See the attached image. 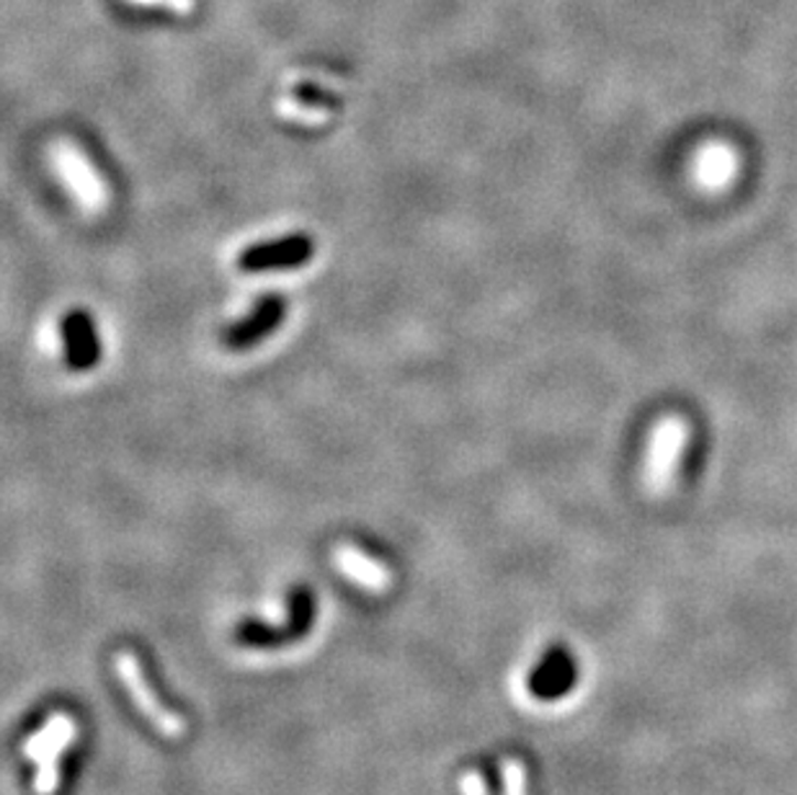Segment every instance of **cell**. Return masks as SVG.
<instances>
[{
	"label": "cell",
	"mask_w": 797,
	"mask_h": 795,
	"mask_svg": "<svg viewBox=\"0 0 797 795\" xmlns=\"http://www.w3.org/2000/svg\"><path fill=\"white\" fill-rule=\"evenodd\" d=\"M52 158H55L60 176L65 179L67 189H71L75 202L83 210L101 212L109 204V189H106V181L98 176L96 165L86 155V150H80L71 140H60L55 150H52Z\"/></svg>",
	"instance_id": "3957f363"
},
{
	"label": "cell",
	"mask_w": 797,
	"mask_h": 795,
	"mask_svg": "<svg viewBox=\"0 0 797 795\" xmlns=\"http://www.w3.org/2000/svg\"><path fill=\"white\" fill-rule=\"evenodd\" d=\"M575 677V666L571 656L566 651H552V654L545 658L540 669L531 674L529 690L542 700L560 698V695L571 690Z\"/></svg>",
	"instance_id": "9c48e42d"
},
{
	"label": "cell",
	"mask_w": 797,
	"mask_h": 795,
	"mask_svg": "<svg viewBox=\"0 0 797 795\" xmlns=\"http://www.w3.org/2000/svg\"><path fill=\"white\" fill-rule=\"evenodd\" d=\"M63 344H65V362L75 373H86L94 369L101 359V344H98V333L94 318L88 310L75 308L63 318Z\"/></svg>",
	"instance_id": "8992f818"
},
{
	"label": "cell",
	"mask_w": 797,
	"mask_h": 795,
	"mask_svg": "<svg viewBox=\"0 0 797 795\" xmlns=\"http://www.w3.org/2000/svg\"><path fill=\"white\" fill-rule=\"evenodd\" d=\"M462 795H488V783L481 772H465L460 780Z\"/></svg>",
	"instance_id": "8fae6325"
},
{
	"label": "cell",
	"mask_w": 797,
	"mask_h": 795,
	"mask_svg": "<svg viewBox=\"0 0 797 795\" xmlns=\"http://www.w3.org/2000/svg\"><path fill=\"white\" fill-rule=\"evenodd\" d=\"M142 3H155V6H169V9L176 11H189L194 0H142Z\"/></svg>",
	"instance_id": "7c38bea8"
},
{
	"label": "cell",
	"mask_w": 797,
	"mask_h": 795,
	"mask_svg": "<svg viewBox=\"0 0 797 795\" xmlns=\"http://www.w3.org/2000/svg\"><path fill=\"white\" fill-rule=\"evenodd\" d=\"M687 421H681L679 416H669V419L660 421L656 431H653L648 463H645V483H648L650 491L660 494V491L669 488L674 473H677L681 452H685L687 447Z\"/></svg>",
	"instance_id": "277c9868"
},
{
	"label": "cell",
	"mask_w": 797,
	"mask_h": 795,
	"mask_svg": "<svg viewBox=\"0 0 797 795\" xmlns=\"http://www.w3.org/2000/svg\"><path fill=\"white\" fill-rule=\"evenodd\" d=\"M333 558H336L338 571L344 573L346 579H352L354 584H359L371 594H383L392 584L390 571H387L377 558H371L369 552H364L352 542H341Z\"/></svg>",
	"instance_id": "ba28073f"
},
{
	"label": "cell",
	"mask_w": 797,
	"mask_h": 795,
	"mask_svg": "<svg viewBox=\"0 0 797 795\" xmlns=\"http://www.w3.org/2000/svg\"><path fill=\"white\" fill-rule=\"evenodd\" d=\"M114 669H117V677L121 679V685H125V690L129 692V698L134 700L140 713L146 716L165 739L186 737L189 723L184 721V716H179L176 710H171L161 698H158L146 677V669H142L140 656L134 654V651L129 648L117 651V656H114Z\"/></svg>",
	"instance_id": "6da1fadb"
},
{
	"label": "cell",
	"mask_w": 797,
	"mask_h": 795,
	"mask_svg": "<svg viewBox=\"0 0 797 795\" xmlns=\"http://www.w3.org/2000/svg\"><path fill=\"white\" fill-rule=\"evenodd\" d=\"M500 775H504L506 795H527V770H524L519 760H514V756L504 760Z\"/></svg>",
	"instance_id": "30bf717a"
},
{
	"label": "cell",
	"mask_w": 797,
	"mask_h": 795,
	"mask_svg": "<svg viewBox=\"0 0 797 795\" xmlns=\"http://www.w3.org/2000/svg\"><path fill=\"white\" fill-rule=\"evenodd\" d=\"M78 737V723L73 716L55 713L50 721L34 731L24 741V754L36 762L34 793L36 795H55L60 785V756Z\"/></svg>",
	"instance_id": "7a4b0ae2"
},
{
	"label": "cell",
	"mask_w": 797,
	"mask_h": 795,
	"mask_svg": "<svg viewBox=\"0 0 797 795\" xmlns=\"http://www.w3.org/2000/svg\"><path fill=\"white\" fill-rule=\"evenodd\" d=\"M287 305L282 298L277 294H269L258 305L250 310V313L238 321L230 329L225 331L223 341L230 350H248V346H256L258 341H263L269 333L277 331V325L284 321Z\"/></svg>",
	"instance_id": "52a82bcc"
},
{
	"label": "cell",
	"mask_w": 797,
	"mask_h": 795,
	"mask_svg": "<svg viewBox=\"0 0 797 795\" xmlns=\"http://www.w3.org/2000/svg\"><path fill=\"white\" fill-rule=\"evenodd\" d=\"M315 244L308 236H287L266 244L250 246L240 254L238 267L243 271H277V269H298L313 259Z\"/></svg>",
	"instance_id": "5b68a950"
}]
</instances>
